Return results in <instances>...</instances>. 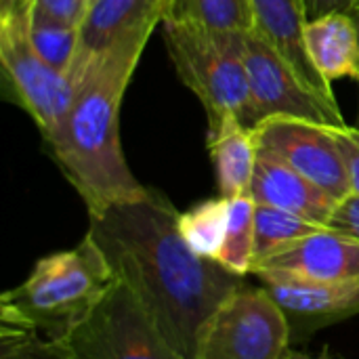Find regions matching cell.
<instances>
[{
    "instance_id": "obj_16",
    "label": "cell",
    "mask_w": 359,
    "mask_h": 359,
    "mask_svg": "<svg viewBox=\"0 0 359 359\" xmlns=\"http://www.w3.org/2000/svg\"><path fill=\"white\" fill-rule=\"evenodd\" d=\"M305 48L328 84L359 76V34L351 15L328 13L309 19L305 25Z\"/></svg>"
},
{
    "instance_id": "obj_6",
    "label": "cell",
    "mask_w": 359,
    "mask_h": 359,
    "mask_svg": "<svg viewBox=\"0 0 359 359\" xmlns=\"http://www.w3.org/2000/svg\"><path fill=\"white\" fill-rule=\"evenodd\" d=\"M50 345L57 359H187L162 337L120 280L72 334Z\"/></svg>"
},
{
    "instance_id": "obj_5",
    "label": "cell",
    "mask_w": 359,
    "mask_h": 359,
    "mask_svg": "<svg viewBox=\"0 0 359 359\" xmlns=\"http://www.w3.org/2000/svg\"><path fill=\"white\" fill-rule=\"evenodd\" d=\"M34 2L8 0L0 6V65L13 101L36 122L48 143L72 107L76 76L57 72L36 53L29 38Z\"/></svg>"
},
{
    "instance_id": "obj_28",
    "label": "cell",
    "mask_w": 359,
    "mask_h": 359,
    "mask_svg": "<svg viewBox=\"0 0 359 359\" xmlns=\"http://www.w3.org/2000/svg\"><path fill=\"white\" fill-rule=\"evenodd\" d=\"M162 2V11H164V19L170 15V11H172V6H175V2L177 0H160Z\"/></svg>"
},
{
    "instance_id": "obj_18",
    "label": "cell",
    "mask_w": 359,
    "mask_h": 359,
    "mask_svg": "<svg viewBox=\"0 0 359 359\" xmlns=\"http://www.w3.org/2000/svg\"><path fill=\"white\" fill-rule=\"evenodd\" d=\"M166 19H179L225 34L255 32L250 0H177Z\"/></svg>"
},
{
    "instance_id": "obj_22",
    "label": "cell",
    "mask_w": 359,
    "mask_h": 359,
    "mask_svg": "<svg viewBox=\"0 0 359 359\" xmlns=\"http://www.w3.org/2000/svg\"><path fill=\"white\" fill-rule=\"evenodd\" d=\"M0 359H57L50 341L44 337L15 328L4 326L0 328Z\"/></svg>"
},
{
    "instance_id": "obj_25",
    "label": "cell",
    "mask_w": 359,
    "mask_h": 359,
    "mask_svg": "<svg viewBox=\"0 0 359 359\" xmlns=\"http://www.w3.org/2000/svg\"><path fill=\"white\" fill-rule=\"evenodd\" d=\"M330 229L351 236L359 240V196L358 194H349L347 198L337 202V208L330 217L328 223Z\"/></svg>"
},
{
    "instance_id": "obj_17",
    "label": "cell",
    "mask_w": 359,
    "mask_h": 359,
    "mask_svg": "<svg viewBox=\"0 0 359 359\" xmlns=\"http://www.w3.org/2000/svg\"><path fill=\"white\" fill-rule=\"evenodd\" d=\"M229 223L227 198L204 200L179 215V229L189 248L206 259L219 261Z\"/></svg>"
},
{
    "instance_id": "obj_14",
    "label": "cell",
    "mask_w": 359,
    "mask_h": 359,
    "mask_svg": "<svg viewBox=\"0 0 359 359\" xmlns=\"http://www.w3.org/2000/svg\"><path fill=\"white\" fill-rule=\"evenodd\" d=\"M164 21L160 0H95L80 23V55L95 57L124 40L151 36Z\"/></svg>"
},
{
    "instance_id": "obj_26",
    "label": "cell",
    "mask_w": 359,
    "mask_h": 359,
    "mask_svg": "<svg viewBox=\"0 0 359 359\" xmlns=\"http://www.w3.org/2000/svg\"><path fill=\"white\" fill-rule=\"evenodd\" d=\"M359 11V0H307L309 19L328 15V13H347L355 15Z\"/></svg>"
},
{
    "instance_id": "obj_20",
    "label": "cell",
    "mask_w": 359,
    "mask_h": 359,
    "mask_svg": "<svg viewBox=\"0 0 359 359\" xmlns=\"http://www.w3.org/2000/svg\"><path fill=\"white\" fill-rule=\"evenodd\" d=\"M229 223L219 263L246 278L255 265V212L257 202L250 196L229 198Z\"/></svg>"
},
{
    "instance_id": "obj_7",
    "label": "cell",
    "mask_w": 359,
    "mask_h": 359,
    "mask_svg": "<svg viewBox=\"0 0 359 359\" xmlns=\"http://www.w3.org/2000/svg\"><path fill=\"white\" fill-rule=\"evenodd\" d=\"M290 324L269 292L246 282L202 328L196 359H286Z\"/></svg>"
},
{
    "instance_id": "obj_27",
    "label": "cell",
    "mask_w": 359,
    "mask_h": 359,
    "mask_svg": "<svg viewBox=\"0 0 359 359\" xmlns=\"http://www.w3.org/2000/svg\"><path fill=\"white\" fill-rule=\"evenodd\" d=\"M286 359H341V358H332L328 353H322V355H307V353H301V351H290Z\"/></svg>"
},
{
    "instance_id": "obj_3",
    "label": "cell",
    "mask_w": 359,
    "mask_h": 359,
    "mask_svg": "<svg viewBox=\"0 0 359 359\" xmlns=\"http://www.w3.org/2000/svg\"><path fill=\"white\" fill-rule=\"evenodd\" d=\"M114 282L107 259L84 236L78 246L38 259L25 282L0 297V324L61 341L95 311Z\"/></svg>"
},
{
    "instance_id": "obj_12",
    "label": "cell",
    "mask_w": 359,
    "mask_h": 359,
    "mask_svg": "<svg viewBox=\"0 0 359 359\" xmlns=\"http://www.w3.org/2000/svg\"><path fill=\"white\" fill-rule=\"evenodd\" d=\"M255 34L273 46L320 97L337 103L332 84L311 63L305 48V25L309 21L307 0H250Z\"/></svg>"
},
{
    "instance_id": "obj_1",
    "label": "cell",
    "mask_w": 359,
    "mask_h": 359,
    "mask_svg": "<svg viewBox=\"0 0 359 359\" xmlns=\"http://www.w3.org/2000/svg\"><path fill=\"white\" fill-rule=\"evenodd\" d=\"M179 215L164 194L147 189L139 200L88 215L86 236L162 337L196 359L202 328L244 278L196 255L181 236Z\"/></svg>"
},
{
    "instance_id": "obj_29",
    "label": "cell",
    "mask_w": 359,
    "mask_h": 359,
    "mask_svg": "<svg viewBox=\"0 0 359 359\" xmlns=\"http://www.w3.org/2000/svg\"><path fill=\"white\" fill-rule=\"evenodd\" d=\"M353 17V21H355V25H358V34H359V11L355 13V15H351Z\"/></svg>"
},
{
    "instance_id": "obj_23",
    "label": "cell",
    "mask_w": 359,
    "mask_h": 359,
    "mask_svg": "<svg viewBox=\"0 0 359 359\" xmlns=\"http://www.w3.org/2000/svg\"><path fill=\"white\" fill-rule=\"evenodd\" d=\"M88 4L90 0H36L32 15L59 23L80 25L88 11Z\"/></svg>"
},
{
    "instance_id": "obj_11",
    "label": "cell",
    "mask_w": 359,
    "mask_h": 359,
    "mask_svg": "<svg viewBox=\"0 0 359 359\" xmlns=\"http://www.w3.org/2000/svg\"><path fill=\"white\" fill-rule=\"evenodd\" d=\"M286 271L318 282L359 284V240L324 227L267 257L255 271Z\"/></svg>"
},
{
    "instance_id": "obj_13",
    "label": "cell",
    "mask_w": 359,
    "mask_h": 359,
    "mask_svg": "<svg viewBox=\"0 0 359 359\" xmlns=\"http://www.w3.org/2000/svg\"><path fill=\"white\" fill-rule=\"evenodd\" d=\"M250 198L257 204L273 206L297 217H303L316 225L328 227L337 202L322 187L299 175L288 164L280 162L271 154L259 147V162L250 187Z\"/></svg>"
},
{
    "instance_id": "obj_31",
    "label": "cell",
    "mask_w": 359,
    "mask_h": 359,
    "mask_svg": "<svg viewBox=\"0 0 359 359\" xmlns=\"http://www.w3.org/2000/svg\"><path fill=\"white\" fill-rule=\"evenodd\" d=\"M93 2H95V0H90V4H93ZM90 4H88V6H90Z\"/></svg>"
},
{
    "instance_id": "obj_8",
    "label": "cell",
    "mask_w": 359,
    "mask_h": 359,
    "mask_svg": "<svg viewBox=\"0 0 359 359\" xmlns=\"http://www.w3.org/2000/svg\"><path fill=\"white\" fill-rule=\"evenodd\" d=\"M242 55L257 124L267 118H297L337 128L347 126L339 103L311 90L297 69L255 32L242 34Z\"/></svg>"
},
{
    "instance_id": "obj_9",
    "label": "cell",
    "mask_w": 359,
    "mask_h": 359,
    "mask_svg": "<svg viewBox=\"0 0 359 359\" xmlns=\"http://www.w3.org/2000/svg\"><path fill=\"white\" fill-rule=\"evenodd\" d=\"M334 130L337 126L309 120L267 118L257 124L255 137L263 151L294 168L334 200H343L351 187Z\"/></svg>"
},
{
    "instance_id": "obj_10",
    "label": "cell",
    "mask_w": 359,
    "mask_h": 359,
    "mask_svg": "<svg viewBox=\"0 0 359 359\" xmlns=\"http://www.w3.org/2000/svg\"><path fill=\"white\" fill-rule=\"evenodd\" d=\"M252 276L284 311L292 339H307L359 313V284L318 282L273 269H261Z\"/></svg>"
},
{
    "instance_id": "obj_4",
    "label": "cell",
    "mask_w": 359,
    "mask_h": 359,
    "mask_svg": "<svg viewBox=\"0 0 359 359\" xmlns=\"http://www.w3.org/2000/svg\"><path fill=\"white\" fill-rule=\"evenodd\" d=\"M164 42L181 82L202 101L208 126L233 116L255 128L242 34L206 29L196 23L164 19Z\"/></svg>"
},
{
    "instance_id": "obj_15",
    "label": "cell",
    "mask_w": 359,
    "mask_h": 359,
    "mask_svg": "<svg viewBox=\"0 0 359 359\" xmlns=\"http://www.w3.org/2000/svg\"><path fill=\"white\" fill-rule=\"evenodd\" d=\"M208 151L221 198L229 200L250 196L259 162L255 128H248L238 118L227 116L219 124L208 126Z\"/></svg>"
},
{
    "instance_id": "obj_2",
    "label": "cell",
    "mask_w": 359,
    "mask_h": 359,
    "mask_svg": "<svg viewBox=\"0 0 359 359\" xmlns=\"http://www.w3.org/2000/svg\"><path fill=\"white\" fill-rule=\"evenodd\" d=\"M149 36L124 40L95 57H78L76 95L57 135L46 143L88 215L139 200L149 187L128 168L120 141V107Z\"/></svg>"
},
{
    "instance_id": "obj_24",
    "label": "cell",
    "mask_w": 359,
    "mask_h": 359,
    "mask_svg": "<svg viewBox=\"0 0 359 359\" xmlns=\"http://www.w3.org/2000/svg\"><path fill=\"white\" fill-rule=\"evenodd\" d=\"M343 160H345V168H347V179H349V187L351 194L359 196V128L353 126H341L334 130Z\"/></svg>"
},
{
    "instance_id": "obj_19",
    "label": "cell",
    "mask_w": 359,
    "mask_h": 359,
    "mask_svg": "<svg viewBox=\"0 0 359 359\" xmlns=\"http://www.w3.org/2000/svg\"><path fill=\"white\" fill-rule=\"evenodd\" d=\"M324 229L322 225H316L303 217H297L292 212L257 204L255 212V265L265 261L267 257L276 255L278 250ZM252 265V269H255Z\"/></svg>"
},
{
    "instance_id": "obj_32",
    "label": "cell",
    "mask_w": 359,
    "mask_h": 359,
    "mask_svg": "<svg viewBox=\"0 0 359 359\" xmlns=\"http://www.w3.org/2000/svg\"><path fill=\"white\" fill-rule=\"evenodd\" d=\"M358 80H359V76H358Z\"/></svg>"
},
{
    "instance_id": "obj_30",
    "label": "cell",
    "mask_w": 359,
    "mask_h": 359,
    "mask_svg": "<svg viewBox=\"0 0 359 359\" xmlns=\"http://www.w3.org/2000/svg\"><path fill=\"white\" fill-rule=\"evenodd\" d=\"M6 2H8V0H0V6H2V4H6Z\"/></svg>"
},
{
    "instance_id": "obj_21",
    "label": "cell",
    "mask_w": 359,
    "mask_h": 359,
    "mask_svg": "<svg viewBox=\"0 0 359 359\" xmlns=\"http://www.w3.org/2000/svg\"><path fill=\"white\" fill-rule=\"evenodd\" d=\"M29 38L36 48V53L57 72L72 76L82 38H80V25L59 23L50 19H40L32 15L29 21Z\"/></svg>"
}]
</instances>
